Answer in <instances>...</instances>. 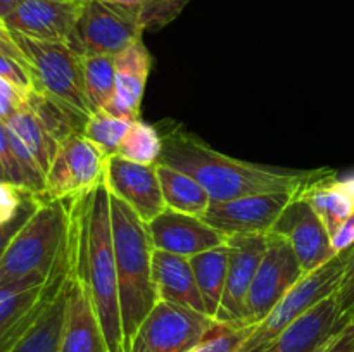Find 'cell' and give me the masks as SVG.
Masks as SVG:
<instances>
[{"mask_svg": "<svg viewBox=\"0 0 354 352\" xmlns=\"http://www.w3.org/2000/svg\"><path fill=\"white\" fill-rule=\"evenodd\" d=\"M85 90L88 102L95 110H106L116 90V71L113 55H83Z\"/></svg>", "mask_w": 354, "mask_h": 352, "instance_id": "484cf974", "label": "cell"}, {"mask_svg": "<svg viewBox=\"0 0 354 352\" xmlns=\"http://www.w3.org/2000/svg\"><path fill=\"white\" fill-rule=\"evenodd\" d=\"M31 199L33 195L28 193L23 186L9 179H0V226L16 219Z\"/></svg>", "mask_w": 354, "mask_h": 352, "instance_id": "4dcf8cb0", "label": "cell"}, {"mask_svg": "<svg viewBox=\"0 0 354 352\" xmlns=\"http://www.w3.org/2000/svg\"><path fill=\"white\" fill-rule=\"evenodd\" d=\"M69 302L61 352H107L99 316L93 307L85 278L68 251Z\"/></svg>", "mask_w": 354, "mask_h": 352, "instance_id": "ac0fdd59", "label": "cell"}, {"mask_svg": "<svg viewBox=\"0 0 354 352\" xmlns=\"http://www.w3.org/2000/svg\"><path fill=\"white\" fill-rule=\"evenodd\" d=\"M353 316H354V314H353ZM353 316H351V317H353Z\"/></svg>", "mask_w": 354, "mask_h": 352, "instance_id": "b9f144b4", "label": "cell"}, {"mask_svg": "<svg viewBox=\"0 0 354 352\" xmlns=\"http://www.w3.org/2000/svg\"><path fill=\"white\" fill-rule=\"evenodd\" d=\"M0 166H2L6 179H9V182L16 183V185L23 186L24 188L23 173H21L19 164H17L16 155H14L7 124H6V121H2V119H0Z\"/></svg>", "mask_w": 354, "mask_h": 352, "instance_id": "d6a6232c", "label": "cell"}, {"mask_svg": "<svg viewBox=\"0 0 354 352\" xmlns=\"http://www.w3.org/2000/svg\"><path fill=\"white\" fill-rule=\"evenodd\" d=\"M83 2L85 0H24L3 21L14 33L73 47Z\"/></svg>", "mask_w": 354, "mask_h": 352, "instance_id": "5bb4252c", "label": "cell"}, {"mask_svg": "<svg viewBox=\"0 0 354 352\" xmlns=\"http://www.w3.org/2000/svg\"><path fill=\"white\" fill-rule=\"evenodd\" d=\"M109 155L82 133H71L59 144L45 178V200H69L95 188L106 178Z\"/></svg>", "mask_w": 354, "mask_h": 352, "instance_id": "ba28073f", "label": "cell"}, {"mask_svg": "<svg viewBox=\"0 0 354 352\" xmlns=\"http://www.w3.org/2000/svg\"><path fill=\"white\" fill-rule=\"evenodd\" d=\"M194 276H196L197 289L203 297L206 314L216 321L221 300L225 293L228 271V245L211 248V251L197 254L190 259Z\"/></svg>", "mask_w": 354, "mask_h": 352, "instance_id": "cb8c5ba5", "label": "cell"}, {"mask_svg": "<svg viewBox=\"0 0 354 352\" xmlns=\"http://www.w3.org/2000/svg\"><path fill=\"white\" fill-rule=\"evenodd\" d=\"M130 121L118 117L107 110H95L86 117L82 135L95 144L107 155L118 154L121 141L130 128Z\"/></svg>", "mask_w": 354, "mask_h": 352, "instance_id": "83f0119b", "label": "cell"}, {"mask_svg": "<svg viewBox=\"0 0 354 352\" xmlns=\"http://www.w3.org/2000/svg\"><path fill=\"white\" fill-rule=\"evenodd\" d=\"M109 202L124 352H128L138 326L158 302L152 282L154 245L147 224L127 202L111 192Z\"/></svg>", "mask_w": 354, "mask_h": 352, "instance_id": "3957f363", "label": "cell"}, {"mask_svg": "<svg viewBox=\"0 0 354 352\" xmlns=\"http://www.w3.org/2000/svg\"><path fill=\"white\" fill-rule=\"evenodd\" d=\"M69 200L38 199L0 259V286L23 280L48 282L66 264Z\"/></svg>", "mask_w": 354, "mask_h": 352, "instance_id": "277c9868", "label": "cell"}, {"mask_svg": "<svg viewBox=\"0 0 354 352\" xmlns=\"http://www.w3.org/2000/svg\"><path fill=\"white\" fill-rule=\"evenodd\" d=\"M0 78L9 79L14 85H17L23 90H28V92L33 90V78H31L28 66L16 61V59L7 57L3 54H0Z\"/></svg>", "mask_w": 354, "mask_h": 352, "instance_id": "836d02e7", "label": "cell"}, {"mask_svg": "<svg viewBox=\"0 0 354 352\" xmlns=\"http://www.w3.org/2000/svg\"><path fill=\"white\" fill-rule=\"evenodd\" d=\"M346 321L334 293L283 330L263 352H320Z\"/></svg>", "mask_w": 354, "mask_h": 352, "instance_id": "d6986e66", "label": "cell"}, {"mask_svg": "<svg viewBox=\"0 0 354 352\" xmlns=\"http://www.w3.org/2000/svg\"><path fill=\"white\" fill-rule=\"evenodd\" d=\"M159 162L196 178L213 202L259 195V193L303 190L325 178L334 169H289L241 161L214 150L196 135L180 128L162 135Z\"/></svg>", "mask_w": 354, "mask_h": 352, "instance_id": "6da1fadb", "label": "cell"}, {"mask_svg": "<svg viewBox=\"0 0 354 352\" xmlns=\"http://www.w3.org/2000/svg\"><path fill=\"white\" fill-rule=\"evenodd\" d=\"M272 233H279L289 240L306 275L339 254L332 245V237L324 221L306 202L303 193L283 211Z\"/></svg>", "mask_w": 354, "mask_h": 352, "instance_id": "4fadbf2b", "label": "cell"}, {"mask_svg": "<svg viewBox=\"0 0 354 352\" xmlns=\"http://www.w3.org/2000/svg\"><path fill=\"white\" fill-rule=\"evenodd\" d=\"M145 28L128 7L106 0H85L75 30L73 48L83 55H118L137 40Z\"/></svg>", "mask_w": 354, "mask_h": 352, "instance_id": "9c48e42d", "label": "cell"}, {"mask_svg": "<svg viewBox=\"0 0 354 352\" xmlns=\"http://www.w3.org/2000/svg\"><path fill=\"white\" fill-rule=\"evenodd\" d=\"M14 38L26 57L33 90L85 119L93 114L85 90L82 52L61 41L35 40L19 33H14Z\"/></svg>", "mask_w": 354, "mask_h": 352, "instance_id": "5b68a950", "label": "cell"}, {"mask_svg": "<svg viewBox=\"0 0 354 352\" xmlns=\"http://www.w3.org/2000/svg\"><path fill=\"white\" fill-rule=\"evenodd\" d=\"M332 245H334L335 252H342L354 245V211L351 216L346 219V223L339 228L337 233L332 237Z\"/></svg>", "mask_w": 354, "mask_h": 352, "instance_id": "f35d334b", "label": "cell"}, {"mask_svg": "<svg viewBox=\"0 0 354 352\" xmlns=\"http://www.w3.org/2000/svg\"><path fill=\"white\" fill-rule=\"evenodd\" d=\"M268 235H234L228 237V271L223 300L216 323L223 326L248 324V295L256 271L265 255Z\"/></svg>", "mask_w": 354, "mask_h": 352, "instance_id": "7c38bea8", "label": "cell"}, {"mask_svg": "<svg viewBox=\"0 0 354 352\" xmlns=\"http://www.w3.org/2000/svg\"><path fill=\"white\" fill-rule=\"evenodd\" d=\"M0 179H6V175H3V169H2V166H0Z\"/></svg>", "mask_w": 354, "mask_h": 352, "instance_id": "60d3db41", "label": "cell"}, {"mask_svg": "<svg viewBox=\"0 0 354 352\" xmlns=\"http://www.w3.org/2000/svg\"><path fill=\"white\" fill-rule=\"evenodd\" d=\"M106 2L128 7L147 30V28L165 26L175 19L189 3V0H106Z\"/></svg>", "mask_w": 354, "mask_h": 352, "instance_id": "f1b7e54d", "label": "cell"}, {"mask_svg": "<svg viewBox=\"0 0 354 352\" xmlns=\"http://www.w3.org/2000/svg\"><path fill=\"white\" fill-rule=\"evenodd\" d=\"M23 2L24 0H0V17H6Z\"/></svg>", "mask_w": 354, "mask_h": 352, "instance_id": "ab89813d", "label": "cell"}, {"mask_svg": "<svg viewBox=\"0 0 354 352\" xmlns=\"http://www.w3.org/2000/svg\"><path fill=\"white\" fill-rule=\"evenodd\" d=\"M320 352H354V316L327 342Z\"/></svg>", "mask_w": 354, "mask_h": 352, "instance_id": "8d00e7d4", "label": "cell"}, {"mask_svg": "<svg viewBox=\"0 0 354 352\" xmlns=\"http://www.w3.org/2000/svg\"><path fill=\"white\" fill-rule=\"evenodd\" d=\"M303 190L259 193L227 202H213L203 219L227 237L268 235L279 223L283 211L303 193Z\"/></svg>", "mask_w": 354, "mask_h": 352, "instance_id": "8fae6325", "label": "cell"}, {"mask_svg": "<svg viewBox=\"0 0 354 352\" xmlns=\"http://www.w3.org/2000/svg\"><path fill=\"white\" fill-rule=\"evenodd\" d=\"M349 252L351 248L339 252L327 264L304 275L301 282L296 283V286L289 290L270 311L268 316L252 328L239 352H263L283 330L296 323L308 311L313 309L327 297L337 293Z\"/></svg>", "mask_w": 354, "mask_h": 352, "instance_id": "8992f818", "label": "cell"}, {"mask_svg": "<svg viewBox=\"0 0 354 352\" xmlns=\"http://www.w3.org/2000/svg\"><path fill=\"white\" fill-rule=\"evenodd\" d=\"M7 128L19 138L24 144V147L31 152L40 168L44 169L45 178H47V171L50 168L52 161L55 157V152L59 148V141L50 135V131L45 128L40 117L28 107H23L17 110L12 117L6 121Z\"/></svg>", "mask_w": 354, "mask_h": 352, "instance_id": "d4e9b609", "label": "cell"}, {"mask_svg": "<svg viewBox=\"0 0 354 352\" xmlns=\"http://www.w3.org/2000/svg\"><path fill=\"white\" fill-rule=\"evenodd\" d=\"M68 251L88 286L107 352H124L109 188L106 179L90 192L69 199Z\"/></svg>", "mask_w": 354, "mask_h": 352, "instance_id": "7a4b0ae2", "label": "cell"}, {"mask_svg": "<svg viewBox=\"0 0 354 352\" xmlns=\"http://www.w3.org/2000/svg\"><path fill=\"white\" fill-rule=\"evenodd\" d=\"M216 326L207 314L158 300L138 326L128 352H189Z\"/></svg>", "mask_w": 354, "mask_h": 352, "instance_id": "52a82bcc", "label": "cell"}, {"mask_svg": "<svg viewBox=\"0 0 354 352\" xmlns=\"http://www.w3.org/2000/svg\"><path fill=\"white\" fill-rule=\"evenodd\" d=\"M254 326H223L218 324L203 342L189 352H239Z\"/></svg>", "mask_w": 354, "mask_h": 352, "instance_id": "f546056e", "label": "cell"}, {"mask_svg": "<svg viewBox=\"0 0 354 352\" xmlns=\"http://www.w3.org/2000/svg\"><path fill=\"white\" fill-rule=\"evenodd\" d=\"M37 202H38V197H33V199H31L30 202L23 207V211H21L19 216H17L16 219L10 221V223H7V224H3V226H0V259H2L3 252L7 251V247H9L10 240L14 238V235L21 230V226L26 223V219L30 217V214L33 213V209L37 207Z\"/></svg>", "mask_w": 354, "mask_h": 352, "instance_id": "d590c367", "label": "cell"}, {"mask_svg": "<svg viewBox=\"0 0 354 352\" xmlns=\"http://www.w3.org/2000/svg\"><path fill=\"white\" fill-rule=\"evenodd\" d=\"M0 54L7 55V57H12L16 61L23 62L24 66H28L26 57H24L23 50L17 45L16 38H14L12 30L6 24L3 17H0Z\"/></svg>", "mask_w": 354, "mask_h": 352, "instance_id": "74e56055", "label": "cell"}, {"mask_svg": "<svg viewBox=\"0 0 354 352\" xmlns=\"http://www.w3.org/2000/svg\"><path fill=\"white\" fill-rule=\"evenodd\" d=\"M162 152V135L156 126L137 119L130 124L118 155L138 164H158Z\"/></svg>", "mask_w": 354, "mask_h": 352, "instance_id": "4316f807", "label": "cell"}, {"mask_svg": "<svg viewBox=\"0 0 354 352\" xmlns=\"http://www.w3.org/2000/svg\"><path fill=\"white\" fill-rule=\"evenodd\" d=\"M152 57L144 41L137 40L130 47L114 55L116 71V90L107 113L128 119L130 123L140 119L142 99L151 72Z\"/></svg>", "mask_w": 354, "mask_h": 352, "instance_id": "ffe728a7", "label": "cell"}, {"mask_svg": "<svg viewBox=\"0 0 354 352\" xmlns=\"http://www.w3.org/2000/svg\"><path fill=\"white\" fill-rule=\"evenodd\" d=\"M154 248L192 259L227 244L228 237L214 230L203 217L190 216L166 207L147 223Z\"/></svg>", "mask_w": 354, "mask_h": 352, "instance_id": "2e32d148", "label": "cell"}, {"mask_svg": "<svg viewBox=\"0 0 354 352\" xmlns=\"http://www.w3.org/2000/svg\"><path fill=\"white\" fill-rule=\"evenodd\" d=\"M69 289H71V280H69L68 266L66 275L59 280L33 323L7 352H61Z\"/></svg>", "mask_w": 354, "mask_h": 352, "instance_id": "44dd1931", "label": "cell"}, {"mask_svg": "<svg viewBox=\"0 0 354 352\" xmlns=\"http://www.w3.org/2000/svg\"><path fill=\"white\" fill-rule=\"evenodd\" d=\"M158 178L168 209L203 217L213 204L204 186L187 173L158 162Z\"/></svg>", "mask_w": 354, "mask_h": 352, "instance_id": "603a6c76", "label": "cell"}, {"mask_svg": "<svg viewBox=\"0 0 354 352\" xmlns=\"http://www.w3.org/2000/svg\"><path fill=\"white\" fill-rule=\"evenodd\" d=\"M104 179L109 192L127 202L145 224L166 209L158 164H138L113 154L107 159Z\"/></svg>", "mask_w": 354, "mask_h": 352, "instance_id": "9a60e30c", "label": "cell"}, {"mask_svg": "<svg viewBox=\"0 0 354 352\" xmlns=\"http://www.w3.org/2000/svg\"><path fill=\"white\" fill-rule=\"evenodd\" d=\"M152 282L158 300H166L206 314L190 259L154 248Z\"/></svg>", "mask_w": 354, "mask_h": 352, "instance_id": "7402d4cb", "label": "cell"}, {"mask_svg": "<svg viewBox=\"0 0 354 352\" xmlns=\"http://www.w3.org/2000/svg\"><path fill=\"white\" fill-rule=\"evenodd\" d=\"M28 95H30L28 90L19 88L9 79L0 78V119L7 121L17 110L26 107Z\"/></svg>", "mask_w": 354, "mask_h": 352, "instance_id": "1f68e13d", "label": "cell"}, {"mask_svg": "<svg viewBox=\"0 0 354 352\" xmlns=\"http://www.w3.org/2000/svg\"><path fill=\"white\" fill-rule=\"evenodd\" d=\"M66 271L68 257L64 268L59 269L48 282L23 280L0 286V352L9 351L28 330Z\"/></svg>", "mask_w": 354, "mask_h": 352, "instance_id": "e0dca14e", "label": "cell"}, {"mask_svg": "<svg viewBox=\"0 0 354 352\" xmlns=\"http://www.w3.org/2000/svg\"><path fill=\"white\" fill-rule=\"evenodd\" d=\"M306 275L292 245L279 233H268L265 255L248 295V324L261 323L270 311Z\"/></svg>", "mask_w": 354, "mask_h": 352, "instance_id": "30bf717a", "label": "cell"}, {"mask_svg": "<svg viewBox=\"0 0 354 352\" xmlns=\"http://www.w3.org/2000/svg\"><path fill=\"white\" fill-rule=\"evenodd\" d=\"M337 300L342 316L349 320L354 314V245L351 247V252H349L344 276H342L341 286L337 290Z\"/></svg>", "mask_w": 354, "mask_h": 352, "instance_id": "e575fe53", "label": "cell"}]
</instances>
